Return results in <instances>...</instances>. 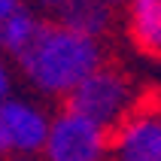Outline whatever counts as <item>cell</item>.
I'll return each mask as SVG.
<instances>
[{
  "instance_id": "9",
  "label": "cell",
  "mask_w": 161,
  "mask_h": 161,
  "mask_svg": "<svg viewBox=\"0 0 161 161\" xmlns=\"http://www.w3.org/2000/svg\"><path fill=\"white\" fill-rule=\"evenodd\" d=\"M64 6H67V0H31V9H34L40 18L46 15V21H55V18L61 15Z\"/></svg>"
},
{
  "instance_id": "12",
  "label": "cell",
  "mask_w": 161,
  "mask_h": 161,
  "mask_svg": "<svg viewBox=\"0 0 161 161\" xmlns=\"http://www.w3.org/2000/svg\"><path fill=\"white\" fill-rule=\"evenodd\" d=\"M9 152V146H6V131H3V119H0V155Z\"/></svg>"
},
{
  "instance_id": "5",
  "label": "cell",
  "mask_w": 161,
  "mask_h": 161,
  "mask_svg": "<svg viewBox=\"0 0 161 161\" xmlns=\"http://www.w3.org/2000/svg\"><path fill=\"white\" fill-rule=\"evenodd\" d=\"M113 161H161V113L137 109L109 137Z\"/></svg>"
},
{
  "instance_id": "4",
  "label": "cell",
  "mask_w": 161,
  "mask_h": 161,
  "mask_svg": "<svg viewBox=\"0 0 161 161\" xmlns=\"http://www.w3.org/2000/svg\"><path fill=\"white\" fill-rule=\"evenodd\" d=\"M0 119H3L6 146H9L12 155L34 158V155L43 152L52 116L40 103H34V100H27V97H9V100L0 103Z\"/></svg>"
},
{
  "instance_id": "2",
  "label": "cell",
  "mask_w": 161,
  "mask_h": 161,
  "mask_svg": "<svg viewBox=\"0 0 161 161\" xmlns=\"http://www.w3.org/2000/svg\"><path fill=\"white\" fill-rule=\"evenodd\" d=\"M67 107L113 134L131 113H137V85L125 70L100 64L67 94Z\"/></svg>"
},
{
  "instance_id": "1",
  "label": "cell",
  "mask_w": 161,
  "mask_h": 161,
  "mask_svg": "<svg viewBox=\"0 0 161 161\" xmlns=\"http://www.w3.org/2000/svg\"><path fill=\"white\" fill-rule=\"evenodd\" d=\"M21 76L46 97H67L85 76L103 64V46L85 34H76L61 21L40 25L36 36L15 58Z\"/></svg>"
},
{
  "instance_id": "14",
  "label": "cell",
  "mask_w": 161,
  "mask_h": 161,
  "mask_svg": "<svg viewBox=\"0 0 161 161\" xmlns=\"http://www.w3.org/2000/svg\"><path fill=\"white\" fill-rule=\"evenodd\" d=\"M109 3H113V6H116V3H125V0H109Z\"/></svg>"
},
{
  "instance_id": "10",
  "label": "cell",
  "mask_w": 161,
  "mask_h": 161,
  "mask_svg": "<svg viewBox=\"0 0 161 161\" xmlns=\"http://www.w3.org/2000/svg\"><path fill=\"white\" fill-rule=\"evenodd\" d=\"M9 88H12V76H9V67L0 61V103L12 97V94H9Z\"/></svg>"
},
{
  "instance_id": "6",
  "label": "cell",
  "mask_w": 161,
  "mask_h": 161,
  "mask_svg": "<svg viewBox=\"0 0 161 161\" xmlns=\"http://www.w3.org/2000/svg\"><path fill=\"white\" fill-rule=\"evenodd\" d=\"M125 27L137 52L161 61V0H125Z\"/></svg>"
},
{
  "instance_id": "7",
  "label": "cell",
  "mask_w": 161,
  "mask_h": 161,
  "mask_svg": "<svg viewBox=\"0 0 161 161\" xmlns=\"http://www.w3.org/2000/svg\"><path fill=\"white\" fill-rule=\"evenodd\" d=\"M113 3L109 0H67V6L61 9V15L55 21L67 25L76 34H85L91 40H100L113 27Z\"/></svg>"
},
{
  "instance_id": "8",
  "label": "cell",
  "mask_w": 161,
  "mask_h": 161,
  "mask_svg": "<svg viewBox=\"0 0 161 161\" xmlns=\"http://www.w3.org/2000/svg\"><path fill=\"white\" fill-rule=\"evenodd\" d=\"M40 25H43V18L31 9V3H25L21 9H15V12L0 25V52L18 58V55L31 46V40L36 36Z\"/></svg>"
},
{
  "instance_id": "3",
  "label": "cell",
  "mask_w": 161,
  "mask_h": 161,
  "mask_svg": "<svg viewBox=\"0 0 161 161\" xmlns=\"http://www.w3.org/2000/svg\"><path fill=\"white\" fill-rule=\"evenodd\" d=\"M109 137L113 134L107 128L64 107L49 122V134L40 155L43 161H107Z\"/></svg>"
},
{
  "instance_id": "13",
  "label": "cell",
  "mask_w": 161,
  "mask_h": 161,
  "mask_svg": "<svg viewBox=\"0 0 161 161\" xmlns=\"http://www.w3.org/2000/svg\"><path fill=\"white\" fill-rule=\"evenodd\" d=\"M9 161H36V158H27V155H12Z\"/></svg>"
},
{
  "instance_id": "11",
  "label": "cell",
  "mask_w": 161,
  "mask_h": 161,
  "mask_svg": "<svg viewBox=\"0 0 161 161\" xmlns=\"http://www.w3.org/2000/svg\"><path fill=\"white\" fill-rule=\"evenodd\" d=\"M21 6H25V0H0V25H3L15 9H21Z\"/></svg>"
}]
</instances>
